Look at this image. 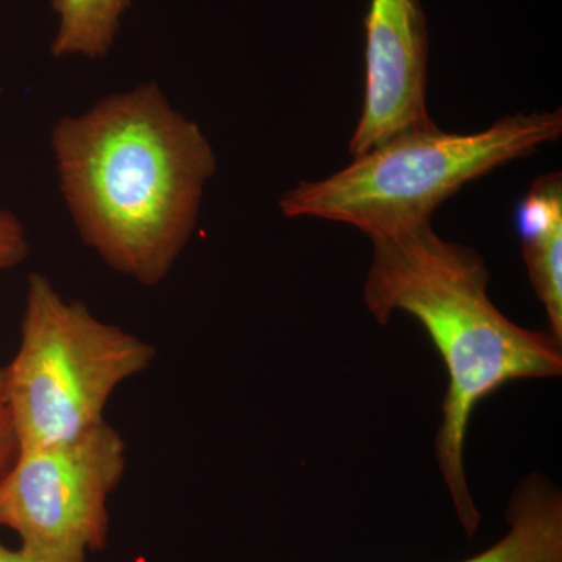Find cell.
<instances>
[{
    "mask_svg": "<svg viewBox=\"0 0 562 562\" xmlns=\"http://www.w3.org/2000/svg\"><path fill=\"white\" fill-rule=\"evenodd\" d=\"M63 201L113 271L157 286L190 243L217 158L155 83L106 95L52 128Z\"/></svg>",
    "mask_w": 562,
    "mask_h": 562,
    "instance_id": "cell-1",
    "label": "cell"
},
{
    "mask_svg": "<svg viewBox=\"0 0 562 562\" xmlns=\"http://www.w3.org/2000/svg\"><path fill=\"white\" fill-rule=\"evenodd\" d=\"M372 244L364 286L369 312L382 325L395 312L416 317L446 366L449 386L436 454L462 530L473 538L482 514L464 469L472 414L505 384L561 376V341L509 321L487 295L490 272L483 258L442 239L431 222Z\"/></svg>",
    "mask_w": 562,
    "mask_h": 562,
    "instance_id": "cell-2",
    "label": "cell"
},
{
    "mask_svg": "<svg viewBox=\"0 0 562 562\" xmlns=\"http://www.w3.org/2000/svg\"><path fill=\"white\" fill-rule=\"evenodd\" d=\"M561 133L560 110L513 114L468 135L428 125L355 157L327 179L284 192L281 213L341 222L371 241L395 235L431 222L435 210L464 184L528 157Z\"/></svg>",
    "mask_w": 562,
    "mask_h": 562,
    "instance_id": "cell-3",
    "label": "cell"
},
{
    "mask_svg": "<svg viewBox=\"0 0 562 562\" xmlns=\"http://www.w3.org/2000/svg\"><path fill=\"white\" fill-rule=\"evenodd\" d=\"M155 355L149 342L66 301L46 276L33 272L20 350L5 368L18 450L72 441L103 424L113 392L147 371Z\"/></svg>",
    "mask_w": 562,
    "mask_h": 562,
    "instance_id": "cell-4",
    "label": "cell"
},
{
    "mask_svg": "<svg viewBox=\"0 0 562 562\" xmlns=\"http://www.w3.org/2000/svg\"><path fill=\"white\" fill-rule=\"evenodd\" d=\"M125 442L103 422L72 441L18 450L0 476V525L25 549L99 552L109 539L110 495L124 476Z\"/></svg>",
    "mask_w": 562,
    "mask_h": 562,
    "instance_id": "cell-5",
    "label": "cell"
},
{
    "mask_svg": "<svg viewBox=\"0 0 562 562\" xmlns=\"http://www.w3.org/2000/svg\"><path fill=\"white\" fill-rule=\"evenodd\" d=\"M364 24V105L350 139L353 157L435 124L427 110L428 33L419 0H372Z\"/></svg>",
    "mask_w": 562,
    "mask_h": 562,
    "instance_id": "cell-6",
    "label": "cell"
},
{
    "mask_svg": "<svg viewBox=\"0 0 562 562\" xmlns=\"http://www.w3.org/2000/svg\"><path fill=\"white\" fill-rule=\"evenodd\" d=\"M531 286L546 306L552 336L562 342V177L547 173L531 184L516 211Z\"/></svg>",
    "mask_w": 562,
    "mask_h": 562,
    "instance_id": "cell-7",
    "label": "cell"
},
{
    "mask_svg": "<svg viewBox=\"0 0 562 562\" xmlns=\"http://www.w3.org/2000/svg\"><path fill=\"white\" fill-rule=\"evenodd\" d=\"M509 530L461 562H562V495L541 475L520 482L506 508Z\"/></svg>",
    "mask_w": 562,
    "mask_h": 562,
    "instance_id": "cell-8",
    "label": "cell"
},
{
    "mask_svg": "<svg viewBox=\"0 0 562 562\" xmlns=\"http://www.w3.org/2000/svg\"><path fill=\"white\" fill-rule=\"evenodd\" d=\"M132 0H52L58 29L52 41L55 58H105L120 33Z\"/></svg>",
    "mask_w": 562,
    "mask_h": 562,
    "instance_id": "cell-9",
    "label": "cell"
},
{
    "mask_svg": "<svg viewBox=\"0 0 562 562\" xmlns=\"http://www.w3.org/2000/svg\"><path fill=\"white\" fill-rule=\"evenodd\" d=\"M29 255V239L20 217L0 209V277Z\"/></svg>",
    "mask_w": 562,
    "mask_h": 562,
    "instance_id": "cell-10",
    "label": "cell"
},
{
    "mask_svg": "<svg viewBox=\"0 0 562 562\" xmlns=\"http://www.w3.org/2000/svg\"><path fill=\"white\" fill-rule=\"evenodd\" d=\"M0 562H85L83 554L47 553L20 547L9 549L0 542Z\"/></svg>",
    "mask_w": 562,
    "mask_h": 562,
    "instance_id": "cell-11",
    "label": "cell"
},
{
    "mask_svg": "<svg viewBox=\"0 0 562 562\" xmlns=\"http://www.w3.org/2000/svg\"><path fill=\"white\" fill-rule=\"evenodd\" d=\"M18 453L16 436L7 406H0V476L10 468Z\"/></svg>",
    "mask_w": 562,
    "mask_h": 562,
    "instance_id": "cell-12",
    "label": "cell"
},
{
    "mask_svg": "<svg viewBox=\"0 0 562 562\" xmlns=\"http://www.w3.org/2000/svg\"><path fill=\"white\" fill-rule=\"evenodd\" d=\"M7 394V371L5 368H0V406L5 405Z\"/></svg>",
    "mask_w": 562,
    "mask_h": 562,
    "instance_id": "cell-13",
    "label": "cell"
}]
</instances>
